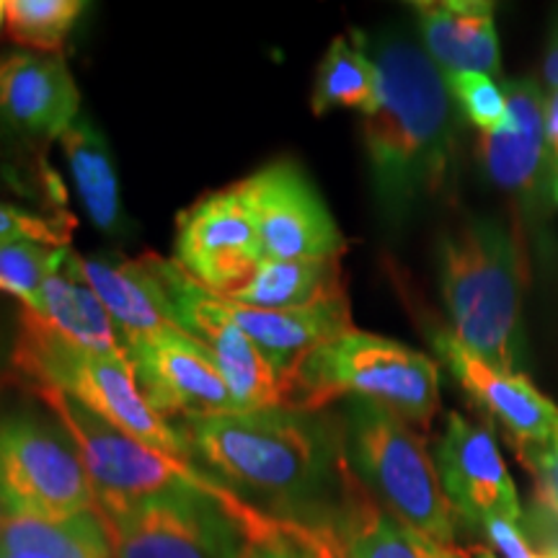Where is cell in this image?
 <instances>
[{
  "label": "cell",
  "instance_id": "13",
  "mask_svg": "<svg viewBox=\"0 0 558 558\" xmlns=\"http://www.w3.org/2000/svg\"><path fill=\"white\" fill-rule=\"evenodd\" d=\"M124 349L140 393L166 422L239 411L213 354L179 326L130 341Z\"/></svg>",
  "mask_w": 558,
  "mask_h": 558
},
{
  "label": "cell",
  "instance_id": "20",
  "mask_svg": "<svg viewBox=\"0 0 558 558\" xmlns=\"http://www.w3.org/2000/svg\"><path fill=\"white\" fill-rule=\"evenodd\" d=\"M21 305H24V313H21L24 331L70 349L130 360L114 320L86 284L58 275Z\"/></svg>",
  "mask_w": 558,
  "mask_h": 558
},
{
  "label": "cell",
  "instance_id": "29",
  "mask_svg": "<svg viewBox=\"0 0 558 558\" xmlns=\"http://www.w3.org/2000/svg\"><path fill=\"white\" fill-rule=\"evenodd\" d=\"M445 78H448L452 99L460 104L463 114L469 117L484 135H494V132L507 128L509 109L505 88H501L492 75L456 73L445 75Z\"/></svg>",
  "mask_w": 558,
  "mask_h": 558
},
{
  "label": "cell",
  "instance_id": "37",
  "mask_svg": "<svg viewBox=\"0 0 558 558\" xmlns=\"http://www.w3.org/2000/svg\"><path fill=\"white\" fill-rule=\"evenodd\" d=\"M0 558H45V556L29 554V550H11V548L0 546Z\"/></svg>",
  "mask_w": 558,
  "mask_h": 558
},
{
  "label": "cell",
  "instance_id": "33",
  "mask_svg": "<svg viewBox=\"0 0 558 558\" xmlns=\"http://www.w3.org/2000/svg\"><path fill=\"white\" fill-rule=\"evenodd\" d=\"M481 530H484L488 541L497 546V550L505 558H535V550L530 548L525 533H522L518 522L497 518V520H488Z\"/></svg>",
  "mask_w": 558,
  "mask_h": 558
},
{
  "label": "cell",
  "instance_id": "9",
  "mask_svg": "<svg viewBox=\"0 0 558 558\" xmlns=\"http://www.w3.org/2000/svg\"><path fill=\"white\" fill-rule=\"evenodd\" d=\"M251 501L173 492L101 514L114 558H239Z\"/></svg>",
  "mask_w": 558,
  "mask_h": 558
},
{
  "label": "cell",
  "instance_id": "41",
  "mask_svg": "<svg viewBox=\"0 0 558 558\" xmlns=\"http://www.w3.org/2000/svg\"><path fill=\"white\" fill-rule=\"evenodd\" d=\"M0 29H3V0H0Z\"/></svg>",
  "mask_w": 558,
  "mask_h": 558
},
{
  "label": "cell",
  "instance_id": "15",
  "mask_svg": "<svg viewBox=\"0 0 558 558\" xmlns=\"http://www.w3.org/2000/svg\"><path fill=\"white\" fill-rule=\"evenodd\" d=\"M435 469L442 492L458 518L484 527L488 520H522L514 481L509 476L497 439L484 424L450 411L435 445Z\"/></svg>",
  "mask_w": 558,
  "mask_h": 558
},
{
  "label": "cell",
  "instance_id": "11",
  "mask_svg": "<svg viewBox=\"0 0 558 558\" xmlns=\"http://www.w3.org/2000/svg\"><path fill=\"white\" fill-rule=\"evenodd\" d=\"M153 264L169 292L173 324L213 354L239 411L284 407V388L259 347L226 318L220 298L202 288L177 262L153 254Z\"/></svg>",
  "mask_w": 558,
  "mask_h": 558
},
{
  "label": "cell",
  "instance_id": "28",
  "mask_svg": "<svg viewBox=\"0 0 558 558\" xmlns=\"http://www.w3.org/2000/svg\"><path fill=\"white\" fill-rule=\"evenodd\" d=\"M70 248L41 246V243H3L0 246V292H9L26 303L41 284L58 277L65 267Z\"/></svg>",
  "mask_w": 558,
  "mask_h": 558
},
{
  "label": "cell",
  "instance_id": "38",
  "mask_svg": "<svg viewBox=\"0 0 558 558\" xmlns=\"http://www.w3.org/2000/svg\"><path fill=\"white\" fill-rule=\"evenodd\" d=\"M471 558H497V556H494L492 550H488V548H473Z\"/></svg>",
  "mask_w": 558,
  "mask_h": 558
},
{
  "label": "cell",
  "instance_id": "3",
  "mask_svg": "<svg viewBox=\"0 0 558 558\" xmlns=\"http://www.w3.org/2000/svg\"><path fill=\"white\" fill-rule=\"evenodd\" d=\"M437 269L452 333L488 365L518 373L525 264L512 233L465 218L439 241Z\"/></svg>",
  "mask_w": 558,
  "mask_h": 558
},
{
  "label": "cell",
  "instance_id": "18",
  "mask_svg": "<svg viewBox=\"0 0 558 558\" xmlns=\"http://www.w3.org/2000/svg\"><path fill=\"white\" fill-rule=\"evenodd\" d=\"M509 122L505 130L481 137V160L488 179L514 197L538 202L543 169H548L546 148V101L548 96L533 78L507 81L505 86ZM550 173V169H548Z\"/></svg>",
  "mask_w": 558,
  "mask_h": 558
},
{
  "label": "cell",
  "instance_id": "24",
  "mask_svg": "<svg viewBox=\"0 0 558 558\" xmlns=\"http://www.w3.org/2000/svg\"><path fill=\"white\" fill-rule=\"evenodd\" d=\"M337 295H344L339 259H264L259 269L254 271V277L226 300L259 311H295Z\"/></svg>",
  "mask_w": 558,
  "mask_h": 558
},
{
  "label": "cell",
  "instance_id": "30",
  "mask_svg": "<svg viewBox=\"0 0 558 558\" xmlns=\"http://www.w3.org/2000/svg\"><path fill=\"white\" fill-rule=\"evenodd\" d=\"M75 220L68 213L41 215L32 209L0 202V246L3 243H41V246L70 248Z\"/></svg>",
  "mask_w": 558,
  "mask_h": 558
},
{
  "label": "cell",
  "instance_id": "22",
  "mask_svg": "<svg viewBox=\"0 0 558 558\" xmlns=\"http://www.w3.org/2000/svg\"><path fill=\"white\" fill-rule=\"evenodd\" d=\"M333 520L339 525L347 558H471L465 550L432 541L393 518L360 484L352 469L344 473Z\"/></svg>",
  "mask_w": 558,
  "mask_h": 558
},
{
  "label": "cell",
  "instance_id": "17",
  "mask_svg": "<svg viewBox=\"0 0 558 558\" xmlns=\"http://www.w3.org/2000/svg\"><path fill=\"white\" fill-rule=\"evenodd\" d=\"M62 271L75 282L86 284L101 300L120 331L122 344L177 326L169 292L160 282L153 254L140 259H96L70 251Z\"/></svg>",
  "mask_w": 558,
  "mask_h": 558
},
{
  "label": "cell",
  "instance_id": "42",
  "mask_svg": "<svg viewBox=\"0 0 558 558\" xmlns=\"http://www.w3.org/2000/svg\"><path fill=\"white\" fill-rule=\"evenodd\" d=\"M554 197L558 199V181H556V184H554Z\"/></svg>",
  "mask_w": 558,
  "mask_h": 558
},
{
  "label": "cell",
  "instance_id": "7",
  "mask_svg": "<svg viewBox=\"0 0 558 558\" xmlns=\"http://www.w3.org/2000/svg\"><path fill=\"white\" fill-rule=\"evenodd\" d=\"M32 388L58 416L65 435L73 439L75 450L86 465L90 486H94L99 512H114V509L135 505V501L173 492H202L220 501L241 497L222 481L194 469L190 460L171 458L156 448H148L140 439L101 422L99 416H94L81 403L70 401L58 390Z\"/></svg>",
  "mask_w": 558,
  "mask_h": 558
},
{
  "label": "cell",
  "instance_id": "5",
  "mask_svg": "<svg viewBox=\"0 0 558 558\" xmlns=\"http://www.w3.org/2000/svg\"><path fill=\"white\" fill-rule=\"evenodd\" d=\"M344 452L349 469L380 507L427 538L452 546L456 509L439 484L435 458L414 427L393 411L352 401Z\"/></svg>",
  "mask_w": 558,
  "mask_h": 558
},
{
  "label": "cell",
  "instance_id": "8",
  "mask_svg": "<svg viewBox=\"0 0 558 558\" xmlns=\"http://www.w3.org/2000/svg\"><path fill=\"white\" fill-rule=\"evenodd\" d=\"M0 505L9 520H68L94 512L96 494L65 429L13 411L0 416Z\"/></svg>",
  "mask_w": 558,
  "mask_h": 558
},
{
  "label": "cell",
  "instance_id": "40",
  "mask_svg": "<svg viewBox=\"0 0 558 558\" xmlns=\"http://www.w3.org/2000/svg\"><path fill=\"white\" fill-rule=\"evenodd\" d=\"M550 450H554V456L558 458V429H556V437H554V442H550Z\"/></svg>",
  "mask_w": 558,
  "mask_h": 558
},
{
  "label": "cell",
  "instance_id": "14",
  "mask_svg": "<svg viewBox=\"0 0 558 558\" xmlns=\"http://www.w3.org/2000/svg\"><path fill=\"white\" fill-rule=\"evenodd\" d=\"M81 94L62 54L0 58V153L37 150L78 120Z\"/></svg>",
  "mask_w": 558,
  "mask_h": 558
},
{
  "label": "cell",
  "instance_id": "21",
  "mask_svg": "<svg viewBox=\"0 0 558 558\" xmlns=\"http://www.w3.org/2000/svg\"><path fill=\"white\" fill-rule=\"evenodd\" d=\"M432 62L445 75H499L501 52L494 5L481 0H427L411 5Z\"/></svg>",
  "mask_w": 558,
  "mask_h": 558
},
{
  "label": "cell",
  "instance_id": "32",
  "mask_svg": "<svg viewBox=\"0 0 558 558\" xmlns=\"http://www.w3.org/2000/svg\"><path fill=\"white\" fill-rule=\"evenodd\" d=\"M243 530H246V546L239 558H300L292 541L277 527L275 514L264 512L262 507H254Z\"/></svg>",
  "mask_w": 558,
  "mask_h": 558
},
{
  "label": "cell",
  "instance_id": "19",
  "mask_svg": "<svg viewBox=\"0 0 558 558\" xmlns=\"http://www.w3.org/2000/svg\"><path fill=\"white\" fill-rule=\"evenodd\" d=\"M220 308L228 320H233L259 347V352L282 383L284 399H288V383L300 362L308 357L313 349L354 329L347 292L295 311L246 308V305L230 303L226 298H220Z\"/></svg>",
  "mask_w": 558,
  "mask_h": 558
},
{
  "label": "cell",
  "instance_id": "26",
  "mask_svg": "<svg viewBox=\"0 0 558 558\" xmlns=\"http://www.w3.org/2000/svg\"><path fill=\"white\" fill-rule=\"evenodd\" d=\"M0 546L29 550L45 558H114L101 514L83 512L68 520H9Z\"/></svg>",
  "mask_w": 558,
  "mask_h": 558
},
{
  "label": "cell",
  "instance_id": "35",
  "mask_svg": "<svg viewBox=\"0 0 558 558\" xmlns=\"http://www.w3.org/2000/svg\"><path fill=\"white\" fill-rule=\"evenodd\" d=\"M543 78H546L550 90H558V29L550 37L546 60H543Z\"/></svg>",
  "mask_w": 558,
  "mask_h": 558
},
{
  "label": "cell",
  "instance_id": "12",
  "mask_svg": "<svg viewBox=\"0 0 558 558\" xmlns=\"http://www.w3.org/2000/svg\"><path fill=\"white\" fill-rule=\"evenodd\" d=\"M264 256L259 233L235 186L205 194L177 220V264L218 298L254 277Z\"/></svg>",
  "mask_w": 558,
  "mask_h": 558
},
{
  "label": "cell",
  "instance_id": "39",
  "mask_svg": "<svg viewBox=\"0 0 558 558\" xmlns=\"http://www.w3.org/2000/svg\"><path fill=\"white\" fill-rule=\"evenodd\" d=\"M5 522H9V514H5V509H3V505H0V533H3Z\"/></svg>",
  "mask_w": 558,
  "mask_h": 558
},
{
  "label": "cell",
  "instance_id": "36",
  "mask_svg": "<svg viewBox=\"0 0 558 558\" xmlns=\"http://www.w3.org/2000/svg\"><path fill=\"white\" fill-rule=\"evenodd\" d=\"M548 535H546V543L535 550V558H558V525H548Z\"/></svg>",
  "mask_w": 558,
  "mask_h": 558
},
{
  "label": "cell",
  "instance_id": "16",
  "mask_svg": "<svg viewBox=\"0 0 558 558\" xmlns=\"http://www.w3.org/2000/svg\"><path fill=\"white\" fill-rule=\"evenodd\" d=\"M439 360L450 367L460 388L484 414L497 422L520 460L546 450L558 429V407L520 373H505L488 365L452 331L432 333Z\"/></svg>",
  "mask_w": 558,
  "mask_h": 558
},
{
  "label": "cell",
  "instance_id": "34",
  "mask_svg": "<svg viewBox=\"0 0 558 558\" xmlns=\"http://www.w3.org/2000/svg\"><path fill=\"white\" fill-rule=\"evenodd\" d=\"M546 148L550 181H558V90H550L546 101Z\"/></svg>",
  "mask_w": 558,
  "mask_h": 558
},
{
  "label": "cell",
  "instance_id": "25",
  "mask_svg": "<svg viewBox=\"0 0 558 558\" xmlns=\"http://www.w3.org/2000/svg\"><path fill=\"white\" fill-rule=\"evenodd\" d=\"M375 96H378V70L365 52V37L341 34L331 41L318 65L311 96L313 114L320 117L337 107L360 109L362 114H367Z\"/></svg>",
  "mask_w": 558,
  "mask_h": 558
},
{
  "label": "cell",
  "instance_id": "23",
  "mask_svg": "<svg viewBox=\"0 0 558 558\" xmlns=\"http://www.w3.org/2000/svg\"><path fill=\"white\" fill-rule=\"evenodd\" d=\"M60 145L90 222L104 233L120 230L124 222L120 177L107 140L90 120L78 117L60 137Z\"/></svg>",
  "mask_w": 558,
  "mask_h": 558
},
{
  "label": "cell",
  "instance_id": "2",
  "mask_svg": "<svg viewBox=\"0 0 558 558\" xmlns=\"http://www.w3.org/2000/svg\"><path fill=\"white\" fill-rule=\"evenodd\" d=\"M194 458L222 484L262 499L264 512L290 520L333 514L331 494H341L349 469L341 437L318 414L271 407L235 414L184 418Z\"/></svg>",
  "mask_w": 558,
  "mask_h": 558
},
{
  "label": "cell",
  "instance_id": "4",
  "mask_svg": "<svg viewBox=\"0 0 558 558\" xmlns=\"http://www.w3.org/2000/svg\"><path fill=\"white\" fill-rule=\"evenodd\" d=\"M339 399L367 401L427 432L439 409V369L401 341L349 329L300 362L284 407L318 414Z\"/></svg>",
  "mask_w": 558,
  "mask_h": 558
},
{
  "label": "cell",
  "instance_id": "6",
  "mask_svg": "<svg viewBox=\"0 0 558 558\" xmlns=\"http://www.w3.org/2000/svg\"><path fill=\"white\" fill-rule=\"evenodd\" d=\"M13 360L21 373L32 380V386L58 390L99 416L101 422L140 439L148 448L194 463L192 445L184 429H177L150 409V403L140 393L130 360L54 344L24 329H21Z\"/></svg>",
  "mask_w": 558,
  "mask_h": 558
},
{
  "label": "cell",
  "instance_id": "31",
  "mask_svg": "<svg viewBox=\"0 0 558 558\" xmlns=\"http://www.w3.org/2000/svg\"><path fill=\"white\" fill-rule=\"evenodd\" d=\"M275 522L298 548L300 558H347L333 514L313 520H290L275 514Z\"/></svg>",
  "mask_w": 558,
  "mask_h": 558
},
{
  "label": "cell",
  "instance_id": "10",
  "mask_svg": "<svg viewBox=\"0 0 558 558\" xmlns=\"http://www.w3.org/2000/svg\"><path fill=\"white\" fill-rule=\"evenodd\" d=\"M233 186L254 220L267 259H339L347 251L337 220L295 160H271Z\"/></svg>",
  "mask_w": 558,
  "mask_h": 558
},
{
  "label": "cell",
  "instance_id": "27",
  "mask_svg": "<svg viewBox=\"0 0 558 558\" xmlns=\"http://www.w3.org/2000/svg\"><path fill=\"white\" fill-rule=\"evenodd\" d=\"M83 9L81 0H3V24L19 45L60 54Z\"/></svg>",
  "mask_w": 558,
  "mask_h": 558
},
{
  "label": "cell",
  "instance_id": "1",
  "mask_svg": "<svg viewBox=\"0 0 558 558\" xmlns=\"http://www.w3.org/2000/svg\"><path fill=\"white\" fill-rule=\"evenodd\" d=\"M378 96L365 117V150L375 205L388 226L448 184L456 111L448 78L427 52L401 34H383L369 54Z\"/></svg>",
  "mask_w": 558,
  "mask_h": 558
}]
</instances>
